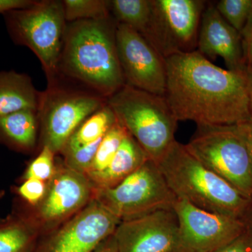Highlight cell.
Listing matches in <instances>:
<instances>
[{
	"label": "cell",
	"mask_w": 252,
	"mask_h": 252,
	"mask_svg": "<svg viewBox=\"0 0 252 252\" xmlns=\"http://www.w3.org/2000/svg\"><path fill=\"white\" fill-rule=\"evenodd\" d=\"M165 60L164 96L177 122L234 126L251 117L245 72L218 67L197 50Z\"/></svg>",
	"instance_id": "obj_1"
},
{
	"label": "cell",
	"mask_w": 252,
	"mask_h": 252,
	"mask_svg": "<svg viewBox=\"0 0 252 252\" xmlns=\"http://www.w3.org/2000/svg\"><path fill=\"white\" fill-rule=\"evenodd\" d=\"M112 15L67 23L56 77L108 99L125 85Z\"/></svg>",
	"instance_id": "obj_2"
},
{
	"label": "cell",
	"mask_w": 252,
	"mask_h": 252,
	"mask_svg": "<svg viewBox=\"0 0 252 252\" xmlns=\"http://www.w3.org/2000/svg\"><path fill=\"white\" fill-rule=\"evenodd\" d=\"M157 165L176 197L199 208L240 219L251 203L177 141Z\"/></svg>",
	"instance_id": "obj_3"
},
{
	"label": "cell",
	"mask_w": 252,
	"mask_h": 252,
	"mask_svg": "<svg viewBox=\"0 0 252 252\" xmlns=\"http://www.w3.org/2000/svg\"><path fill=\"white\" fill-rule=\"evenodd\" d=\"M107 104L157 165L176 141L178 122L165 96L125 84L107 99Z\"/></svg>",
	"instance_id": "obj_4"
},
{
	"label": "cell",
	"mask_w": 252,
	"mask_h": 252,
	"mask_svg": "<svg viewBox=\"0 0 252 252\" xmlns=\"http://www.w3.org/2000/svg\"><path fill=\"white\" fill-rule=\"evenodd\" d=\"M107 104V99L61 78L48 81L37 109L40 149L61 154L81 124Z\"/></svg>",
	"instance_id": "obj_5"
},
{
	"label": "cell",
	"mask_w": 252,
	"mask_h": 252,
	"mask_svg": "<svg viewBox=\"0 0 252 252\" xmlns=\"http://www.w3.org/2000/svg\"><path fill=\"white\" fill-rule=\"evenodd\" d=\"M10 37L40 61L47 81L57 74L67 23L63 0H39L2 15Z\"/></svg>",
	"instance_id": "obj_6"
},
{
	"label": "cell",
	"mask_w": 252,
	"mask_h": 252,
	"mask_svg": "<svg viewBox=\"0 0 252 252\" xmlns=\"http://www.w3.org/2000/svg\"><path fill=\"white\" fill-rule=\"evenodd\" d=\"M187 150L252 200V167L246 140L234 126H197Z\"/></svg>",
	"instance_id": "obj_7"
},
{
	"label": "cell",
	"mask_w": 252,
	"mask_h": 252,
	"mask_svg": "<svg viewBox=\"0 0 252 252\" xmlns=\"http://www.w3.org/2000/svg\"><path fill=\"white\" fill-rule=\"evenodd\" d=\"M94 198L122 221L172 209L177 197L157 164L149 159L116 187L94 189Z\"/></svg>",
	"instance_id": "obj_8"
},
{
	"label": "cell",
	"mask_w": 252,
	"mask_h": 252,
	"mask_svg": "<svg viewBox=\"0 0 252 252\" xmlns=\"http://www.w3.org/2000/svg\"><path fill=\"white\" fill-rule=\"evenodd\" d=\"M152 14L143 34L163 59L195 51L207 1L152 0Z\"/></svg>",
	"instance_id": "obj_9"
},
{
	"label": "cell",
	"mask_w": 252,
	"mask_h": 252,
	"mask_svg": "<svg viewBox=\"0 0 252 252\" xmlns=\"http://www.w3.org/2000/svg\"><path fill=\"white\" fill-rule=\"evenodd\" d=\"M94 188L87 176L56 164V171L47 182L45 195L28 211L35 220L41 235L49 234L77 215L94 198Z\"/></svg>",
	"instance_id": "obj_10"
},
{
	"label": "cell",
	"mask_w": 252,
	"mask_h": 252,
	"mask_svg": "<svg viewBox=\"0 0 252 252\" xmlns=\"http://www.w3.org/2000/svg\"><path fill=\"white\" fill-rule=\"evenodd\" d=\"M172 210L180 225L182 252H212L243 234L246 224L241 219L207 211L177 198Z\"/></svg>",
	"instance_id": "obj_11"
},
{
	"label": "cell",
	"mask_w": 252,
	"mask_h": 252,
	"mask_svg": "<svg viewBox=\"0 0 252 252\" xmlns=\"http://www.w3.org/2000/svg\"><path fill=\"white\" fill-rule=\"evenodd\" d=\"M116 43L126 84L165 95L167 69L161 55L138 31L122 23H117Z\"/></svg>",
	"instance_id": "obj_12"
},
{
	"label": "cell",
	"mask_w": 252,
	"mask_h": 252,
	"mask_svg": "<svg viewBox=\"0 0 252 252\" xmlns=\"http://www.w3.org/2000/svg\"><path fill=\"white\" fill-rule=\"evenodd\" d=\"M120 222L94 198L77 215L46 235L39 252H94L114 234Z\"/></svg>",
	"instance_id": "obj_13"
},
{
	"label": "cell",
	"mask_w": 252,
	"mask_h": 252,
	"mask_svg": "<svg viewBox=\"0 0 252 252\" xmlns=\"http://www.w3.org/2000/svg\"><path fill=\"white\" fill-rule=\"evenodd\" d=\"M114 235L119 252H182L178 219L172 209L122 220Z\"/></svg>",
	"instance_id": "obj_14"
},
{
	"label": "cell",
	"mask_w": 252,
	"mask_h": 252,
	"mask_svg": "<svg viewBox=\"0 0 252 252\" xmlns=\"http://www.w3.org/2000/svg\"><path fill=\"white\" fill-rule=\"evenodd\" d=\"M197 51L209 61L221 58L228 70L245 71L241 34L220 16L215 3L207 1L202 15Z\"/></svg>",
	"instance_id": "obj_15"
},
{
	"label": "cell",
	"mask_w": 252,
	"mask_h": 252,
	"mask_svg": "<svg viewBox=\"0 0 252 252\" xmlns=\"http://www.w3.org/2000/svg\"><path fill=\"white\" fill-rule=\"evenodd\" d=\"M149 159L138 142L129 133L108 166L102 172L87 177L95 189L113 188L137 171Z\"/></svg>",
	"instance_id": "obj_16"
},
{
	"label": "cell",
	"mask_w": 252,
	"mask_h": 252,
	"mask_svg": "<svg viewBox=\"0 0 252 252\" xmlns=\"http://www.w3.org/2000/svg\"><path fill=\"white\" fill-rule=\"evenodd\" d=\"M40 97L28 74L0 71V117L26 109L37 111Z\"/></svg>",
	"instance_id": "obj_17"
},
{
	"label": "cell",
	"mask_w": 252,
	"mask_h": 252,
	"mask_svg": "<svg viewBox=\"0 0 252 252\" xmlns=\"http://www.w3.org/2000/svg\"><path fill=\"white\" fill-rule=\"evenodd\" d=\"M39 131L37 111L26 109L0 117V142L16 152H34Z\"/></svg>",
	"instance_id": "obj_18"
},
{
	"label": "cell",
	"mask_w": 252,
	"mask_h": 252,
	"mask_svg": "<svg viewBox=\"0 0 252 252\" xmlns=\"http://www.w3.org/2000/svg\"><path fill=\"white\" fill-rule=\"evenodd\" d=\"M40 235L27 209L16 210L0 220V252H33Z\"/></svg>",
	"instance_id": "obj_19"
},
{
	"label": "cell",
	"mask_w": 252,
	"mask_h": 252,
	"mask_svg": "<svg viewBox=\"0 0 252 252\" xmlns=\"http://www.w3.org/2000/svg\"><path fill=\"white\" fill-rule=\"evenodd\" d=\"M117 120L112 109L108 104H106L81 124L69 137L61 153L92 143L102 138Z\"/></svg>",
	"instance_id": "obj_20"
},
{
	"label": "cell",
	"mask_w": 252,
	"mask_h": 252,
	"mask_svg": "<svg viewBox=\"0 0 252 252\" xmlns=\"http://www.w3.org/2000/svg\"><path fill=\"white\" fill-rule=\"evenodd\" d=\"M152 0H112L111 14L117 23L127 25L142 35L148 28L152 14Z\"/></svg>",
	"instance_id": "obj_21"
},
{
	"label": "cell",
	"mask_w": 252,
	"mask_h": 252,
	"mask_svg": "<svg viewBox=\"0 0 252 252\" xmlns=\"http://www.w3.org/2000/svg\"><path fill=\"white\" fill-rule=\"evenodd\" d=\"M128 134L127 129L117 120L101 140L94 162L86 175L98 173L108 166Z\"/></svg>",
	"instance_id": "obj_22"
},
{
	"label": "cell",
	"mask_w": 252,
	"mask_h": 252,
	"mask_svg": "<svg viewBox=\"0 0 252 252\" xmlns=\"http://www.w3.org/2000/svg\"><path fill=\"white\" fill-rule=\"evenodd\" d=\"M67 23L105 19L112 16L108 0H63Z\"/></svg>",
	"instance_id": "obj_23"
},
{
	"label": "cell",
	"mask_w": 252,
	"mask_h": 252,
	"mask_svg": "<svg viewBox=\"0 0 252 252\" xmlns=\"http://www.w3.org/2000/svg\"><path fill=\"white\" fill-rule=\"evenodd\" d=\"M215 4L220 16L241 34L252 15V0H220Z\"/></svg>",
	"instance_id": "obj_24"
},
{
	"label": "cell",
	"mask_w": 252,
	"mask_h": 252,
	"mask_svg": "<svg viewBox=\"0 0 252 252\" xmlns=\"http://www.w3.org/2000/svg\"><path fill=\"white\" fill-rule=\"evenodd\" d=\"M56 155L46 146L41 147L39 154L28 164L23 174L22 181L36 179L47 183L56 171Z\"/></svg>",
	"instance_id": "obj_25"
},
{
	"label": "cell",
	"mask_w": 252,
	"mask_h": 252,
	"mask_svg": "<svg viewBox=\"0 0 252 252\" xmlns=\"http://www.w3.org/2000/svg\"><path fill=\"white\" fill-rule=\"evenodd\" d=\"M102 138L72 150L63 152L61 154L64 158L63 162L64 165L73 170L86 175L94 162V156Z\"/></svg>",
	"instance_id": "obj_26"
},
{
	"label": "cell",
	"mask_w": 252,
	"mask_h": 252,
	"mask_svg": "<svg viewBox=\"0 0 252 252\" xmlns=\"http://www.w3.org/2000/svg\"><path fill=\"white\" fill-rule=\"evenodd\" d=\"M47 183L36 179H27L16 187V193L27 207H34L45 195Z\"/></svg>",
	"instance_id": "obj_27"
},
{
	"label": "cell",
	"mask_w": 252,
	"mask_h": 252,
	"mask_svg": "<svg viewBox=\"0 0 252 252\" xmlns=\"http://www.w3.org/2000/svg\"><path fill=\"white\" fill-rule=\"evenodd\" d=\"M212 252H252V230H247L231 243Z\"/></svg>",
	"instance_id": "obj_28"
},
{
	"label": "cell",
	"mask_w": 252,
	"mask_h": 252,
	"mask_svg": "<svg viewBox=\"0 0 252 252\" xmlns=\"http://www.w3.org/2000/svg\"><path fill=\"white\" fill-rule=\"evenodd\" d=\"M244 56L247 63L252 62V15L241 34Z\"/></svg>",
	"instance_id": "obj_29"
},
{
	"label": "cell",
	"mask_w": 252,
	"mask_h": 252,
	"mask_svg": "<svg viewBox=\"0 0 252 252\" xmlns=\"http://www.w3.org/2000/svg\"><path fill=\"white\" fill-rule=\"evenodd\" d=\"M35 0H0V15L11 10L27 7L34 4Z\"/></svg>",
	"instance_id": "obj_30"
},
{
	"label": "cell",
	"mask_w": 252,
	"mask_h": 252,
	"mask_svg": "<svg viewBox=\"0 0 252 252\" xmlns=\"http://www.w3.org/2000/svg\"><path fill=\"white\" fill-rule=\"evenodd\" d=\"M94 252H119L114 235L104 240Z\"/></svg>",
	"instance_id": "obj_31"
},
{
	"label": "cell",
	"mask_w": 252,
	"mask_h": 252,
	"mask_svg": "<svg viewBox=\"0 0 252 252\" xmlns=\"http://www.w3.org/2000/svg\"><path fill=\"white\" fill-rule=\"evenodd\" d=\"M244 72H245V79H246L250 113L252 116V62L246 63V67Z\"/></svg>",
	"instance_id": "obj_32"
},
{
	"label": "cell",
	"mask_w": 252,
	"mask_h": 252,
	"mask_svg": "<svg viewBox=\"0 0 252 252\" xmlns=\"http://www.w3.org/2000/svg\"><path fill=\"white\" fill-rule=\"evenodd\" d=\"M236 126L245 138L252 142V116L248 120L238 124Z\"/></svg>",
	"instance_id": "obj_33"
},
{
	"label": "cell",
	"mask_w": 252,
	"mask_h": 252,
	"mask_svg": "<svg viewBox=\"0 0 252 252\" xmlns=\"http://www.w3.org/2000/svg\"><path fill=\"white\" fill-rule=\"evenodd\" d=\"M245 140H246L247 145H248L249 152H250V159H251V163L252 167V142H250V141L247 140V139H245Z\"/></svg>",
	"instance_id": "obj_34"
},
{
	"label": "cell",
	"mask_w": 252,
	"mask_h": 252,
	"mask_svg": "<svg viewBox=\"0 0 252 252\" xmlns=\"http://www.w3.org/2000/svg\"><path fill=\"white\" fill-rule=\"evenodd\" d=\"M5 194H6V192H5L4 190H0V200H1V198H3Z\"/></svg>",
	"instance_id": "obj_35"
}]
</instances>
